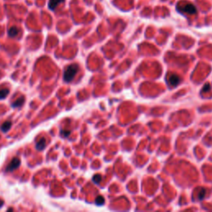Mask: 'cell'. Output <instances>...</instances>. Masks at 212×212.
<instances>
[{"mask_svg": "<svg viewBox=\"0 0 212 212\" xmlns=\"http://www.w3.org/2000/svg\"><path fill=\"white\" fill-rule=\"evenodd\" d=\"M78 71H79V66L76 64H73V65L67 66L64 71V75H63L64 80L67 83L72 81V80L75 78V75L78 72Z\"/></svg>", "mask_w": 212, "mask_h": 212, "instance_id": "1", "label": "cell"}, {"mask_svg": "<svg viewBox=\"0 0 212 212\" xmlns=\"http://www.w3.org/2000/svg\"><path fill=\"white\" fill-rule=\"evenodd\" d=\"M177 9L178 12L183 13H187L190 15L196 14L197 9L195 5L192 3H180L177 6Z\"/></svg>", "mask_w": 212, "mask_h": 212, "instance_id": "2", "label": "cell"}, {"mask_svg": "<svg viewBox=\"0 0 212 212\" xmlns=\"http://www.w3.org/2000/svg\"><path fill=\"white\" fill-rule=\"evenodd\" d=\"M181 82V77L177 74L171 73L167 76V83L171 86H176Z\"/></svg>", "mask_w": 212, "mask_h": 212, "instance_id": "3", "label": "cell"}, {"mask_svg": "<svg viewBox=\"0 0 212 212\" xmlns=\"http://www.w3.org/2000/svg\"><path fill=\"white\" fill-rule=\"evenodd\" d=\"M20 164H21V161H20L19 159L18 158L13 159V160L11 161V162L8 164L7 166L6 172H13V170L17 169V168L19 166Z\"/></svg>", "mask_w": 212, "mask_h": 212, "instance_id": "4", "label": "cell"}, {"mask_svg": "<svg viewBox=\"0 0 212 212\" xmlns=\"http://www.w3.org/2000/svg\"><path fill=\"white\" fill-rule=\"evenodd\" d=\"M65 0H50L49 1V4H48V6H49V8L51 9V10H55L56 8V7L59 5L60 3H63Z\"/></svg>", "mask_w": 212, "mask_h": 212, "instance_id": "5", "label": "cell"}, {"mask_svg": "<svg viewBox=\"0 0 212 212\" xmlns=\"http://www.w3.org/2000/svg\"><path fill=\"white\" fill-rule=\"evenodd\" d=\"M11 127H12V122H11V121H6V122H4V123L2 124L1 128H0V129H1L2 132H6L11 128Z\"/></svg>", "mask_w": 212, "mask_h": 212, "instance_id": "6", "label": "cell"}, {"mask_svg": "<svg viewBox=\"0 0 212 212\" xmlns=\"http://www.w3.org/2000/svg\"><path fill=\"white\" fill-rule=\"evenodd\" d=\"M45 147H46V139H40L39 141L37 143V144H36V148L37 150H39V151L43 150L45 148Z\"/></svg>", "mask_w": 212, "mask_h": 212, "instance_id": "7", "label": "cell"}, {"mask_svg": "<svg viewBox=\"0 0 212 212\" xmlns=\"http://www.w3.org/2000/svg\"><path fill=\"white\" fill-rule=\"evenodd\" d=\"M19 33V29L17 26H12L9 30H8V36L11 37H16Z\"/></svg>", "mask_w": 212, "mask_h": 212, "instance_id": "8", "label": "cell"}, {"mask_svg": "<svg viewBox=\"0 0 212 212\" xmlns=\"http://www.w3.org/2000/svg\"><path fill=\"white\" fill-rule=\"evenodd\" d=\"M23 103H24V97H22L21 99H18L15 102H13V104H12V107L13 108H17V107H20V106H22L23 105Z\"/></svg>", "mask_w": 212, "mask_h": 212, "instance_id": "9", "label": "cell"}, {"mask_svg": "<svg viewBox=\"0 0 212 212\" xmlns=\"http://www.w3.org/2000/svg\"><path fill=\"white\" fill-rule=\"evenodd\" d=\"M205 195H206V190L205 188H200L197 192V198L198 200H203L205 198Z\"/></svg>", "mask_w": 212, "mask_h": 212, "instance_id": "10", "label": "cell"}, {"mask_svg": "<svg viewBox=\"0 0 212 212\" xmlns=\"http://www.w3.org/2000/svg\"><path fill=\"white\" fill-rule=\"evenodd\" d=\"M8 93H9V90L7 89V88L0 90V99H5L7 97V95L8 94Z\"/></svg>", "mask_w": 212, "mask_h": 212, "instance_id": "11", "label": "cell"}, {"mask_svg": "<svg viewBox=\"0 0 212 212\" xmlns=\"http://www.w3.org/2000/svg\"><path fill=\"white\" fill-rule=\"evenodd\" d=\"M95 203L98 205H103L105 203V198L102 196H99L96 197V200H95Z\"/></svg>", "mask_w": 212, "mask_h": 212, "instance_id": "12", "label": "cell"}, {"mask_svg": "<svg viewBox=\"0 0 212 212\" xmlns=\"http://www.w3.org/2000/svg\"><path fill=\"white\" fill-rule=\"evenodd\" d=\"M101 179H102L101 176L99 174H96L93 177V181L96 184H99V182L101 181Z\"/></svg>", "mask_w": 212, "mask_h": 212, "instance_id": "13", "label": "cell"}, {"mask_svg": "<svg viewBox=\"0 0 212 212\" xmlns=\"http://www.w3.org/2000/svg\"><path fill=\"white\" fill-rule=\"evenodd\" d=\"M60 134H61L63 137H68V136L71 134V131H70V130H61V131H60Z\"/></svg>", "mask_w": 212, "mask_h": 212, "instance_id": "14", "label": "cell"}, {"mask_svg": "<svg viewBox=\"0 0 212 212\" xmlns=\"http://www.w3.org/2000/svg\"><path fill=\"white\" fill-rule=\"evenodd\" d=\"M210 89H211V86H210V85H209V84H205V87H204V89L202 90V91H203V92H205V91L209 90Z\"/></svg>", "mask_w": 212, "mask_h": 212, "instance_id": "15", "label": "cell"}]
</instances>
